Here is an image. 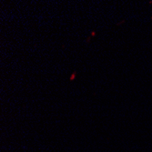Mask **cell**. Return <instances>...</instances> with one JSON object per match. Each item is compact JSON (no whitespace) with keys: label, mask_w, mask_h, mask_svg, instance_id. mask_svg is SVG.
Returning <instances> with one entry per match:
<instances>
[]
</instances>
